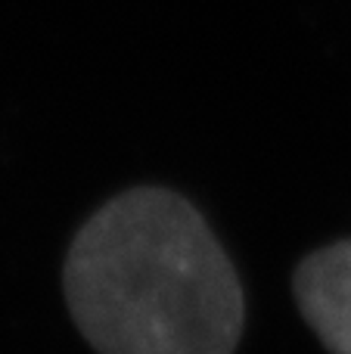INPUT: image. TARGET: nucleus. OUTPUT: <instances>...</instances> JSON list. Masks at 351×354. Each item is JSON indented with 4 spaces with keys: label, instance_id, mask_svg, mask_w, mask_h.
Wrapping results in <instances>:
<instances>
[{
    "label": "nucleus",
    "instance_id": "f257e3e1",
    "mask_svg": "<svg viewBox=\"0 0 351 354\" xmlns=\"http://www.w3.org/2000/svg\"><path fill=\"white\" fill-rule=\"evenodd\" d=\"M62 289L97 354H234L246 324L230 255L165 187L99 205L68 245Z\"/></svg>",
    "mask_w": 351,
    "mask_h": 354
},
{
    "label": "nucleus",
    "instance_id": "f03ea898",
    "mask_svg": "<svg viewBox=\"0 0 351 354\" xmlns=\"http://www.w3.org/2000/svg\"><path fill=\"white\" fill-rule=\"evenodd\" d=\"M292 295L305 324L330 354H351V239H336L302 258Z\"/></svg>",
    "mask_w": 351,
    "mask_h": 354
}]
</instances>
